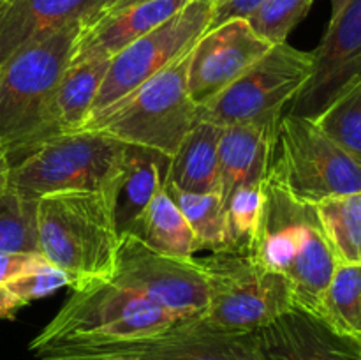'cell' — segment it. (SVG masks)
Masks as SVG:
<instances>
[{"label": "cell", "instance_id": "obj_1", "mask_svg": "<svg viewBox=\"0 0 361 360\" xmlns=\"http://www.w3.org/2000/svg\"><path fill=\"white\" fill-rule=\"evenodd\" d=\"M263 212L252 253L288 279L295 307L319 314L337 260L321 226L316 205L289 193L274 166L263 186Z\"/></svg>", "mask_w": 361, "mask_h": 360}, {"label": "cell", "instance_id": "obj_2", "mask_svg": "<svg viewBox=\"0 0 361 360\" xmlns=\"http://www.w3.org/2000/svg\"><path fill=\"white\" fill-rule=\"evenodd\" d=\"M83 23L18 49L0 66V138L11 166L55 136L51 106Z\"/></svg>", "mask_w": 361, "mask_h": 360}, {"label": "cell", "instance_id": "obj_3", "mask_svg": "<svg viewBox=\"0 0 361 360\" xmlns=\"http://www.w3.org/2000/svg\"><path fill=\"white\" fill-rule=\"evenodd\" d=\"M39 253L66 272L73 288L115 274L120 235L109 194L71 191L35 203Z\"/></svg>", "mask_w": 361, "mask_h": 360}, {"label": "cell", "instance_id": "obj_4", "mask_svg": "<svg viewBox=\"0 0 361 360\" xmlns=\"http://www.w3.org/2000/svg\"><path fill=\"white\" fill-rule=\"evenodd\" d=\"M175 318L113 277L74 288L59 313L28 344L32 353L63 344L111 342L157 334Z\"/></svg>", "mask_w": 361, "mask_h": 360}, {"label": "cell", "instance_id": "obj_5", "mask_svg": "<svg viewBox=\"0 0 361 360\" xmlns=\"http://www.w3.org/2000/svg\"><path fill=\"white\" fill-rule=\"evenodd\" d=\"M189 56L190 52L92 116L81 129L101 131L126 145L154 148L171 157L200 122V106L187 87Z\"/></svg>", "mask_w": 361, "mask_h": 360}, {"label": "cell", "instance_id": "obj_6", "mask_svg": "<svg viewBox=\"0 0 361 360\" xmlns=\"http://www.w3.org/2000/svg\"><path fill=\"white\" fill-rule=\"evenodd\" d=\"M126 143L94 129L53 136L11 166L9 189L25 200L71 191L113 196Z\"/></svg>", "mask_w": 361, "mask_h": 360}, {"label": "cell", "instance_id": "obj_7", "mask_svg": "<svg viewBox=\"0 0 361 360\" xmlns=\"http://www.w3.org/2000/svg\"><path fill=\"white\" fill-rule=\"evenodd\" d=\"M197 261L208 292L201 318L217 330L257 332L295 307L288 279L264 267L252 249H222Z\"/></svg>", "mask_w": 361, "mask_h": 360}, {"label": "cell", "instance_id": "obj_8", "mask_svg": "<svg viewBox=\"0 0 361 360\" xmlns=\"http://www.w3.org/2000/svg\"><path fill=\"white\" fill-rule=\"evenodd\" d=\"M314 69L312 52L274 44L224 92L200 106V122L279 131L282 109L295 101Z\"/></svg>", "mask_w": 361, "mask_h": 360}, {"label": "cell", "instance_id": "obj_9", "mask_svg": "<svg viewBox=\"0 0 361 360\" xmlns=\"http://www.w3.org/2000/svg\"><path fill=\"white\" fill-rule=\"evenodd\" d=\"M34 355L39 360H264L256 332L217 330L203 318L176 321L157 334L53 346Z\"/></svg>", "mask_w": 361, "mask_h": 360}, {"label": "cell", "instance_id": "obj_10", "mask_svg": "<svg viewBox=\"0 0 361 360\" xmlns=\"http://www.w3.org/2000/svg\"><path fill=\"white\" fill-rule=\"evenodd\" d=\"M271 166L289 193L307 203L361 193V162L309 116L282 115Z\"/></svg>", "mask_w": 361, "mask_h": 360}, {"label": "cell", "instance_id": "obj_11", "mask_svg": "<svg viewBox=\"0 0 361 360\" xmlns=\"http://www.w3.org/2000/svg\"><path fill=\"white\" fill-rule=\"evenodd\" d=\"M212 7V0H190L182 11L113 56L88 120L187 55L210 27Z\"/></svg>", "mask_w": 361, "mask_h": 360}, {"label": "cell", "instance_id": "obj_12", "mask_svg": "<svg viewBox=\"0 0 361 360\" xmlns=\"http://www.w3.org/2000/svg\"><path fill=\"white\" fill-rule=\"evenodd\" d=\"M113 279L147 296L176 321L207 311V277L194 258H175L152 249L133 233L120 236Z\"/></svg>", "mask_w": 361, "mask_h": 360}, {"label": "cell", "instance_id": "obj_13", "mask_svg": "<svg viewBox=\"0 0 361 360\" xmlns=\"http://www.w3.org/2000/svg\"><path fill=\"white\" fill-rule=\"evenodd\" d=\"M314 55L310 80L293 101L291 113L319 115L335 97L361 76V0H348L330 20Z\"/></svg>", "mask_w": 361, "mask_h": 360}, {"label": "cell", "instance_id": "obj_14", "mask_svg": "<svg viewBox=\"0 0 361 360\" xmlns=\"http://www.w3.org/2000/svg\"><path fill=\"white\" fill-rule=\"evenodd\" d=\"M271 46L242 18L204 32L189 56L187 87L192 101L203 106L217 97Z\"/></svg>", "mask_w": 361, "mask_h": 360}, {"label": "cell", "instance_id": "obj_15", "mask_svg": "<svg viewBox=\"0 0 361 360\" xmlns=\"http://www.w3.org/2000/svg\"><path fill=\"white\" fill-rule=\"evenodd\" d=\"M256 339L264 360H361V337L298 307L259 328Z\"/></svg>", "mask_w": 361, "mask_h": 360}, {"label": "cell", "instance_id": "obj_16", "mask_svg": "<svg viewBox=\"0 0 361 360\" xmlns=\"http://www.w3.org/2000/svg\"><path fill=\"white\" fill-rule=\"evenodd\" d=\"M115 0H13L0 7V66L13 53L74 23L92 25Z\"/></svg>", "mask_w": 361, "mask_h": 360}, {"label": "cell", "instance_id": "obj_17", "mask_svg": "<svg viewBox=\"0 0 361 360\" xmlns=\"http://www.w3.org/2000/svg\"><path fill=\"white\" fill-rule=\"evenodd\" d=\"M190 0H147L109 11L81 30L71 62L109 59L182 11Z\"/></svg>", "mask_w": 361, "mask_h": 360}, {"label": "cell", "instance_id": "obj_18", "mask_svg": "<svg viewBox=\"0 0 361 360\" xmlns=\"http://www.w3.org/2000/svg\"><path fill=\"white\" fill-rule=\"evenodd\" d=\"M171 157L154 148L126 145L118 179L113 189V215L122 236L141 212L166 187Z\"/></svg>", "mask_w": 361, "mask_h": 360}, {"label": "cell", "instance_id": "obj_19", "mask_svg": "<svg viewBox=\"0 0 361 360\" xmlns=\"http://www.w3.org/2000/svg\"><path fill=\"white\" fill-rule=\"evenodd\" d=\"M279 131L224 126L219 140V187L224 200L243 184L264 182L271 168Z\"/></svg>", "mask_w": 361, "mask_h": 360}, {"label": "cell", "instance_id": "obj_20", "mask_svg": "<svg viewBox=\"0 0 361 360\" xmlns=\"http://www.w3.org/2000/svg\"><path fill=\"white\" fill-rule=\"evenodd\" d=\"M222 127L197 122L171 155L168 186L185 193L219 191V140Z\"/></svg>", "mask_w": 361, "mask_h": 360}, {"label": "cell", "instance_id": "obj_21", "mask_svg": "<svg viewBox=\"0 0 361 360\" xmlns=\"http://www.w3.org/2000/svg\"><path fill=\"white\" fill-rule=\"evenodd\" d=\"M109 59H90L69 62L62 74L51 106L55 136L74 133L83 127L92 113L95 97L108 73Z\"/></svg>", "mask_w": 361, "mask_h": 360}, {"label": "cell", "instance_id": "obj_22", "mask_svg": "<svg viewBox=\"0 0 361 360\" xmlns=\"http://www.w3.org/2000/svg\"><path fill=\"white\" fill-rule=\"evenodd\" d=\"M127 233L168 256L194 258L197 253L196 235L166 187L155 194Z\"/></svg>", "mask_w": 361, "mask_h": 360}, {"label": "cell", "instance_id": "obj_23", "mask_svg": "<svg viewBox=\"0 0 361 360\" xmlns=\"http://www.w3.org/2000/svg\"><path fill=\"white\" fill-rule=\"evenodd\" d=\"M316 210L337 263H361V193L321 200Z\"/></svg>", "mask_w": 361, "mask_h": 360}, {"label": "cell", "instance_id": "obj_24", "mask_svg": "<svg viewBox=\"0 0 361 360\" xmlns=\"http://www.w3.org/2000/svg\"><path fill=\"white\" fill-rule=\"evenodd\" d=\"M317 316L351 335H361V263H337Z\"/></svg>", "mask_w": 361, "mask_h": 360}, {"label": "cell", "instance_id": "obj_25", "mask_svg": "<svg viewBox=\"0 0 361 360\" xmlns=\"http://www.w3.org/2000/svg\"><path fill=\"white\" fill-rule=\"evenodd\" d=\"M166 191L192 228L197 251L210 249L212 253H217L226 249L224 201L219 191L204 194L185 193L168 184Z\"/></svg>", "mask_w": 361, "mask_h": 360}, {"label": "cell", "instance_id": "obj_26", "mask_svg": "<svg viewBox=\"0 0 361 360\" xmlns=\"http://www.w3.org/2000/svg\"><path fill=\"white\" fill-rule=\"evenodd\" d=\"M264 182L243 184L224 198L226 249L249 251L259 229Z\"/></svg>", "mask_w": 361, "mask_h": 360}, {"label": "cell", "instance_id": "obj_27", "mask_svg": "<svg viewBox=\"0 0 361 360\" xmlns=\"http://www.w3.org/2000/svg\"><path fill=\"white\" fill-rule=\"evenodd\" d=\"M312 120L361 162V76Z\"/></svg>", "mask_w": 361, "mask_h": 360}, {"label": "cell", "instance_id": "obj_28", "mask_svg": "<svg viewBox=\"0 0 361 360\" xmlns=\"http://www.w3.org/2000/svg\"><path fill=\"white\" fill-rule=\"evenodd\" d=\"M35 203L11 189L0 194V254L39 251Z\"/></svg>", "mask_w": 361, "mask_h": 360}, {"label": "cell", "instance_id": "obj_29", "mask_svg": "<svg viewBox=\"0 0 361 360\" xmlns=\"http://www.w3.org/2000/svg\"><path fill=\"white\" fill-rule=\"evenodd\" d=\"M314 0H264L249 18L254 32L270 44L286 42L289 32L307 16Z\"/></svg>", "mask_w": 361, "mask_h": 360}, {"label": "cell", "instance_id": "obj_30", "mask_svg": "<svg viewBox=\"0 0 361 360\" xmlns=\"http://www.w3.org/2000/svg\"><path fill=\"white\" fill-rule=\"evenodd\" d=\"M66 286H73L69 275L48 261L42 267L7 282L6 288L27 306L32 300L44 299V296L53 295V293L66 288Z\"/></svg>", "mask_w": 361, "mask_h": 360}, {"label": "cell", "instance_id": "obj_31", "mask_svg": "<svg viewBox=\"0 0 361 360\" xmlns=\"http://www.w3.org/2000/svg\"><path fill=\"white\" fill-rule=\"evenodd\" d=\"M48 263L39 251H16V253L0 254V284L6 286L7 282L35 270Z\"/></svg>", "mask_w": 361, "mask_h": 360}, {"label": "cell", "instance_id": "obj_32", "mask_svg": "<svg viewBox=\"0 0 361 360\" xmlns=\"http://www.w3.org/2000/svg\"><path fill=\"white\" fill-rule=\"evenodd\" d=\"M263 2L264 0H215L214 7H212V18L208 30L219 27V25L226 23L229 20H236V18L245 20Z\"/></svg>", "mask_w": 361, "mask_h": 360}, {"label": "cell", "instance_id": "obj_33", "mask_svg": "<svg viewBox=\"0 0 361 360\" xmlns=\"http://www.w3.org/2000/svg\"><path fill=\"white\" fill-rule=\"evenodd\" d=\"M21 307H25V304L18 300L6 286L0 284V320H13Z\"/></svg>", "mask_w": 361, "mask_h": 360}, {"label": "cell", "instance_id": "obj_34", "mask_svg": "<svg viewBox=\"0 0 361 360\" xmlns=\"http://www.w3.org/2000/svg\"><path fill=\"white\" fill-rule=\"evenodd\" d=\"M9 173L11 162L6 154H0V194L9 189Z\"/></svg>", "mask_w": 361, "mask_h": 360}, {"label": "cell", "instance_id": "obj_35", "mask_svg": "<svg viewBox=\"0 0 361 360\" xmlns=\"http://www.w3.org/2000/svg\"><path fill=\"white\" fill-rule=\"evenodd\" d=\"M140 2H147V0H115V4H113L111 9H109V11H118V9H122V7L134 6V4H140ZM109 11H108V13H109Z\"/></svg>", "mask_w": 361, "mask_h": 360}, {"label": "cell", "instance_id": "obj_36", "mask_svg": "<svg viewBox=\"0 0 361 360\" xmlns=\"http://www.w3.org/2000/svg\"><path fill=\"white\" fill-rule=\"evenodd\" d=\"M330 4H331V18H334L341 13L342 7L348 4V0H330Z\"/></svg>", "mask_w": 361, "mask_h": 360}, {"label": "cell", "instance_id": "obj_37", "mask_svg": "<svg viewBox=\"0 0 361 360\" xmlns=\"http://www.w3.org/2000/svg\"><path fill=\"white\" fill-rule=\"evenodd\" d=\"M0 154H6V147H4V141H2V138H0Z\"/></svg>", "mask_w": 361, "mask_h": 360}, {"label": "cell", "instance_id": "obj_38", "mask_svg": "<svg viewBox=\"0 0 361 360\" xmlns=\"http://www.w3.org/2000/svg\"><path fill=\"white\" fill-rule=\"evenodd\" d=\"M9 2H13V0H0V7L6 6V4H9Z\"/></svg>", "mask_w": 361, "mask_h": 360}, {"label": "cell", "instance_id": "obj_39", "mask_svg": "<svg viewBox=\"0 0 361 360\" xmlns=\"http://www.w3.org/2000/svg\"><path fill=\"white\" fill-rule=\"evenodd\" d=\"M212 2H215V0H212Z\"/></svg>", "mask_w": 361, "mask_h": 360}, {"label": "cell", "instance_id": "obj_40", "mask_svg": "<svg viewBox=\"0 0 361 360\" xmlns=\"http://www.w3.org/2000/svg\"><path fill=\"white\" fill-rule=\"evenodd\" d=\"M360 337H361V335H360Z\"/></svg>", "mask_w": 361, "mask_h": 360}]
</instances>
